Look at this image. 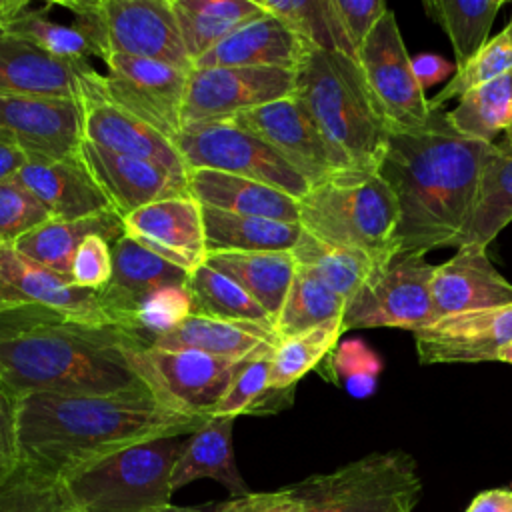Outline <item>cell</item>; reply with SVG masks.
<instances>
[{
    "mask_svg": "<svg viewBox=\"0 0 512 512\" xmlns=\"http://www.w3.org/2000/svg\"><path fill=\"white\" fill-rule=\"evenodd\" d=\"M206 420L164 406L146 384L114 394H28L16 400L20 460L58 478L148 440L188 436Z\"/></svg>",
    "mask_w": 512,
    "mask_h": 512,
    "instance_id": "cell-1",
    "label": "cell"
},
{
    "mask_svg": "<svg viewBox=\"0 0 512 512\" xmlns=\"http://www.w3.org/2000/svg\"><path fill=\"white\" fill-rule=\"evenodd\" d=\"M492 148L456 132L442 110L422 128L390 130L378 172L398 204L400 254L458 244Z\"/></svg>",
    "mask_w": 512,
    "mask_h": 512,
    "instance_id": "cell-2",
    "label": "cell"
},
{
    "mask_svg": "<svg viewBox=\"0 0 512 512\" xmlns=\"http://www.w3.org/2000/svg\"><path fill=\"white\" fill-rule=\"evenodd\" d=\"M130 338L124 328L74 322L42 306H0V388L18 400L142 386L124 356Z\"/></svg>",
    "mask_w": 512,
    "mask_h": 512,
    "instance_id": "cell-3",
    "label": "cell"
},
{
    "mask_svg": "<svg viewBox=\"0 0 512 512\" xmlns=\"http://www.w3.org/2000/svg\"><path fill=\"white\" fill-rule=\"evenodd\" d=\"M294 96L304 104L344 168L378 170L390 130L374 108L354 60L310 48L296 70Z\"/></svg>",
    "mask_w": 512,
    "mask_h": 512,
    "instance_id": "cell-4",
    "label": "cell"
},
{
    "mask_svg": "<svg viewBox=\"0 0 512 512\" xmlns=\"http://www.w3.org/2000/svg\"><path fill=\"white\" fill-rule=\"evenodd\" d=\"M300 226L382 264L398 254V204L378 170H338L298 200Z\"/></svg>",
    "mask_w": 512,
    "mask_h": 512,
    "instance_id": "cell-5",
    "label": "cell"
},
{
    "mask_svg": "<svg viewBox=\"0 0 512 512\" xmlns=\"http://www.w3.org/2000/svg\"><path fill=\"white\" fill-rule=\"evenodd\" d=\"M188 436L148 440L60 476L74 512H164Z\"/></svg>",
    "mask_w": 512,
    "mask_h": 512,
    "instance_id": "cell-6",
    "label": "cell"
},
{
    "mask_svg": "<svg viewBox=\"0 0 512 512\" xmlns=\"http://www.w3.org/2000/svg\"><path fill=\"white\" fill-rule=\"evenodd\" d=\"M292 486L304 498V512H414L422 478L412 454L386 450Z\"/></svg>",
    "mask_w": 512,
    "mask_h": 512,
    "instance_id": "cell-7",
    "label": "cell"
},
{
    "mask_svg": "<svg viewBox=\"0 0 512 512\" xmlns=\"http://www.w3.org/2000/svg\"><path fill=\"white\" fill-rule=\"evenodd\" d=\"M256 354L214 356L200 350H160L140 344L136 336L124 346L128 366L148 390L164 406L196 418L212 416L236 374Z\"/></svg>",
    "mask_w": 512,
    "mask_h": 512,
    "instance_id": "cell-8",
    "label": "cell"
},
{
    "mask_svg": "<svg viewBox=\"0 0 512 512\" xmlns=\"http://www.w3.org/2000/svg\"><path fill=\"white\" fill-rule=\"evenodd\" d=\"M426 254H394L374 264L360 290L348 300L342 326L356 328H404L416 332L434 322L432 280L436 266Z\"/></svg>",
    "mask_w": 512,
    "mask_h": 512,
    "instance_id": "cell-9",
    "label": "cell"
},
{
    "mask_svg": "<svg viewBox=\"0 0 512 512\" xmlns=\"http://www.w3.org/2000/svg\"><path fill=\"white\" fill-rule=\"evenodd\" d=\"M174 146L188 170L208 168L250 178L274 186L296 200L310 190V184L266 142L230 118L186 126L174 138Z\"/></svg>",
    "mask_w": 512,
    "mask_h": 512,
    "instance_id": "cell-10",
    "label": "cell"
},
{
    "mask_svg": "<svg viewBox=\"0 0 512 512\" xmlns=\"http://www.w3.org/2000/svg\"><path fill=\"white\" fill-rule=\"evenodd\" d=\"M356 64L368 96L388 130H416L428 124L432 110L414 76L412 58L392 10H386L372 28Z\"/></svg>",
    "mask_w": 512,
    "mask_h": 512,
    "instance_id": "cell-11",
    "label": "cell"
},
{
    "mask_svg": "<svg viewBox=\"0 0 512 512\" xmlns=\"http://www.w3.org/2000/svg\"><path fill=\"white\" fill-rule=\"evenodd\" d=\"M104 64L106 74L98 76V90L174 142L182 130V104L190 70L124 54H110Z\"/></svg>",
    "mask_w": 512,
    "mask_h": 512,
    "instance_id": "cell-12",
    "label": "cell"
},
{
    "mask_svg": "<svg viewBox=\"0 0 512 512\" xmlns=\"http://www.w3.org/2000/svg\"><path fill=\"white\" fill-rule=\"evenodd\" d=\"M296 72L284 68H192L182 104V128L228 120L294 94Z\"/></svg>",
    "mask_w": 512,
    "mask_h": 512,
    "instance_id": "cell-13",
    "label": "cell"
},
{
    "mask_svg": "<svg viewBox=\"0 0 512 512\" xmlns=\"http://www.w3.org/2000/svg\"><path fill=\"white\" fill-rule=\"evenodd\" d=\"M230 120L266 142L310 186L320 184L338 170H346L294 94L240 112Z\"/></svg>",
    "mask_w": 512,
    "mask_h": 512,
    "instance_id": "cell-14",
    "label": "cell"
},
{
    "mask_svg": "<svg viewBox=\"0 0 512 512\" xmlns=\"http://www.w3.org/2000/svg\"><path fill=\"white\" fill-rule=\"evenodd\" d=\"M0 130L14 136L28 158H68L84 142V108L74 98L0 94Z\"/></svg>",
    "mask_w": 512,
    "mask_h": 512,
    "instance_id": "cell-15",
    "label": "cell"
},
{
    "mask_svg": "<svg viewBox=\"0 0 512 512\" xmlns=\"http://www.w3.org/2000/svg\"><path fill=\"white\" fill-rule=\"evenodd\" d=\"M6 304L42 306L74 322L114 326L98 292L28 260L10 244L0 246V306Z\"/></svg>",
    "mask_w": 512,
    "mask_h": 512,
    "instance_id": "cell-16",
    "label": "cell"
},
{
    "mask_svg": "<svg viewBox=\"0 0 512 512\" xmlns=\"http://www.w3.org/2000/svg\"><path fill=\"white\" fill-rule=\"evenodd\" d=\"M412 334L420 364L492 362L512 342V306L450 314Z\"/></svg>",
    "mask_w": 512,
    "mask_h": 512,
    "instance_id": "cell-17",
    "label": "cell"
},
{
    "mask_svg": "<svg viewBox=\"0 0 512 512\" xmlns=\"http://www.w3.org/2000/svg\"><path fill=\"white\" fill-rule=\"evenodd\" d=\"M108 56L124 54L192 70L170 0H104Z\"/></svg>",
    "mask_w": 512,
    "mask_h": 512,
    "instance_id": "cell-18",
    "label": "cell"
},
{
    "mask_svg": "<svg viewBox=\"0 0 512 512\" xmlns=\"http://www.w3.org/2000/svg\"><path fill=\"white\" fill-rule=\"evenodd\" d=\"M98 76L100 72L84 86V140L110 152L154 162L174 176L186 178L188 166L172 138L110 102L98 90Z\"/></svg>",
    "mask_w": 512,
    "mask_h": 512,
    "instance_id": "cell-19",
    "label": "cell"
},
{
    "mask_svg": "<svg viewBox=\"0 0 512 512\" xmlns=\"http://www.w3.org/2000/svg\"><path fill=\"white\" fill-rule=\"evenodd\" d=\"M124 236L192 274L206 262L202 206L190 196L152 202L122 218Z\"/></svg>",
    "mask_w": 512,
    "mask_h": 512,
    "instance_id": "cell-20",
    "label": "cell"
},
{
    "mask_svg": "<svg viewBox=\"0 0 512 512\" xmlns=\"http://www.w3.org/2000/svg\"><path fill=\"white\" fill-rule=\"evenodd\" d=\"M80 156L120 218L152 202L188 194L186 178L154 162L110 152L88 140L82 142Z\"/></svg>",
    "mask_w": 512,
    "mask_h": 512,
    "instance_id": "cell-21",
    "label": "cell"
},
{
    "mask_svg": "<svg viewBox=\"0 0 512 512\" xmlns=\"http://www.w3.org/2000/svg\"><path fill=\"white\" fill-rule=\"evenodd\" d=\"M502 306H512V282L496 270L484 248L460 246L450 260L436 266L432 280L434 320Z\"/></svg>",
    "mask_w": 512,
    "mask_h": 512,
    "instance_id": "cell-22",
    "label": "cell"
},
{
    "mask_svg": "<svg viewBox=\"0 0 512 512\" xmlns=\"http://www.w3.org/2000/svg\"><path fill=\"white\" fill-rule=\"evenodd\" d=\"M96 70L50 56L0 26V94L74 98L82 102Z\"/></svg>",
    "mask_w": 512,
    "mask_h": 512,
    "instance_id": "cell-23",
    "label": "cell"
},
{
    "mask_svg": "<svg viewBox=\"0 0 512 512\" xmlns=\"http://www.w3.org/2000/svg\"><path fill=\"white\" fill-rule=\"evenodd\" d=\"M30 190L56 220H82L114 212L82 156L28 158L14 178Z\"/></svg>",
    "mask_w": 512,
    "mask_h": 512,
    "instance_id": "cell-24",
    "label": "cell"
},
{
    "mask_svg": "<svg viewBox=\"0 0 512 512\" xmlns=\"http://www.w3.org/2000/svg\"><path fill=\"white\" fill-rule=\"evenodd\" d=\"M188 276L132 238L120 236L112 244V278L98 294L114 326L126 330L130 314L144 298L162 288L186 286Z\"/></svg>",
    "mask_w": 512,
    "mask_h": 512,
    "instance_id": "cell-25",
    "label": "cell"
},
{
    "mask_svg": "<svg viewBox=\"0 0 512 512\" xmlns=\"http://www.w3.org/2000/svg\"><path fill=\"white\" fill-rule=\"evenodd\" d=\"M310 48L282 20L264 12L230 32L192 68H284L296 72Z\"/></svg>",
    "mask_w": 512,
    "mask_h": 512,
    "instance_id": "cell-26",
    "label": "cell"
},
{
    "mask_svg": "<svg viewBox=\"0 0 512 512\" xmlns=\"http://www.w3.org/2000/svg\"><path fill=\"white\" fill-rule=\"evenodd\" d=\"M186 182L188 194L200 206L300 224L298 200L274 186L208 168H190Z\"/></svg>",
    "mask_w": 512,
    "mask_h": 512,
    "instance_id": "cell-27",
    "label": "cell"
},
{
    "mask_svg": "<svg viewBox=\"0 0 512 512\" xmlns=\"http://www.w3.org/2000/svg\"><path fill=\"white\" fill-rule=\"evenodd\" d=\"M278 344L274 328L188 314L178 326L156 336L148 346L160 350H200L214 356H250Z\"/></svg>",
    "mask_w": 512,
    "mask_h": 512,
    "instance_id": "cell-28",
    "label": "cell"
},
{
    "mask_svg": "<svg viewBox=\"0 0 512 512\" xmlns=\"http://www.w3.org/2000/svg\"><path fill=\"white\" fill-rule=\"evenodd\" d=\"M232 416H212L186 438V446L172 470V490L188 486L200 478L220 482L232 496L248 494L232 446Z\"/></svg>",
    "mask_w": 512,
    "mask_h": 512,
    "instance_id": "cell-29",
    "label": "cell"
},
{
    "mask_svg": "<svg viewBox=\"0 0 512 512\" xmlns=\"http://www.w3.org/2000/svg\"><path fill=\"white\" fill-rule=\"evenodd\" d=\"M90 234H100L114 244L120 236H124L122 218L116 212H104L82 220L50 218L22 236L14 248L28 260L70 278L74 254Z\"/></svg>",
    "mask_w": 512,
    "mask_h": 512,
    "instance_id": "cell-30",
    "label": "cell"
},
{
    "mask_svg": "<svg viewBox=\"0 0 512 512\" xmlns=\"http://www.w3.org/2000/svg\"><path fill=\"white\" fill-rule=\"evenodd\" d=\"M206 264L234 278L276 322L290 284L296 274V260L284 252H212Z\"/></svg>",
    "mask_w": 512,
    "mask_h": 512,
    "instance_id": "cell-31",
    "label": "cell"
},
{
    "mask_svg": "<svg viewBox=\"0 0 512 512\" xmlns=\"http://www.w3.org/2000/svg\"><path fill=\"white\" fill-rule=\"evenodd\" d=\"M206 250L212 252H284L300 240L302 226L260 216L232 214L202 206Z\"/></svg>",
    "mask_w": 512,
    "mask_h": 512,
    "instance_id": "cell-32",
    "label": "cell"
},
{
    "mask_svg": "<svg viewBox=\"0 0 512 512\" xmlns=\"http://www.w3.org/2000/svg\"><path fill=\"white\" fill-rule=\"evenodd\" d=\"M170 4L192 66L238 26L264 14L258 0H170Z\"/></svg>",
    "mask_w": 512,
    "mask_h": 512,
    "instance_id": "cell-33",
    "label": "cell"
},
{
    "mask_svg": "<svg viewBox=\"0 0 512 512\" xmlns=\"http://www.w3.org/2000/svg\"><path fill=\"white\" fill-rule=\"evenodd\" d=\"M512 222V154L492 148L482 164L470 218L460 246L484 248Z\"/></svg>",
    "mask_w": 512,
    "mask_h": 512,
    "instance_id": "cell-34",
    "label": "cell"
},
{
    "mask_svg": "<svg viewBox=\"0 0 512 512\" xmlns=\"http://www.w3.org/2000/svg\"><path fill=\"white\" fill-rule=\"evenodd\" d=\"M446 118L462 136L494 146L512 132V70L462 96Z\"/></svg>",
    "mask_w": 512,
    "mask_h": 512,
    "instance_id": "cell-35",
    "label": "cell"
},
{
    "mask_svg": "<svg viewBox=\"0 0 512 512\" xmlns=\"http://www.w3.org/2000/svg\"><path fill=\"white\" fill-rule=\"evenodd\" d=\"M186 288L190 294L192 314L274 328L266 310L234 278L206 262L188 276Z\"/></svg>",
    "mask_w": 512,
    "mask_h": 512,
    "instance_id": "cell-36",
    "label": "cell"
},
{
    "mask_svg": "<svg viewBox=\"0 0 512 512\" xmlns=\"http://www.w3.org/2000/svg\"><path fill=\"white\" fill-rule=\"evenodd\" d=\"M290 252L298 268L312 272L330 290L342 296L346 304L360 290L376 264L360 250L328 244L306 230H302L300 240Z\"/></svg>",
    "mask_w": 512,
    "mask_h": 512,
    "instance_id": "cell-37",
    "label": "cell"
},
{
    "mask_svg": "<svg viewBox=\"0 0 512 512\" xmlns=\"http://www.w3.org/2000/svg\"><path fill=\"white\" fill-rule=\"evenodd\" d=\"M274 348H268L252 356L242 366V370L236 374L230 388L226 390L224 398L214 408L212 416H232V418H238L242 414L264 416V414H276L292 406L296 388L270 386Z\"/></svg>",
    "mask_w": 512,
    "mask_h": 512,
    "instance_id": "cell-38",
    "label": "cell"
},
{
    "mask_svg": "<svg viewBox=\"0 0 512 512\" xmlns=\"http://www.w3.org/2000/svg\"><path fill=\"white\" fill-rule=\"evenodd\" d=\"M346 310V300L330 290L312 272L298 268L290 290L286 294L284 306L274 322L278 340L298 336L330 320L342 318Z\"/></svg>",
    "mask_w": 512,
    "mask_h": 512,
    "instance_id": "cell-39",
    "label": "cell"
},
{
    "mask_svg": "<svg viewBox=\"0 0 512 512\" xmlns=\"http://www.w3.org/2000/svg\"><path fill=\"white\" fill-rule=\"evenodd\" d=\"M264 12L282 20L308 46L338 52L356 62L332 0H258Z\"/></svg>",
    "mask_w": 512,
    "mask_h": 512,
    "instance_id": "cell-40",
    "label": "cell"
},
{
    "mask_svg": "<svg viewBox=\"0 0 512 512\" xmlns=\"http://www.w3.org/2000/svg\"><path fill=\"white\" fill-rule=\"evenodd\" d=\"M502 0H432L424 2L426 12L448 34L456 58V68L464 66L490 40L492 22L502 8Z\"/></svg>",
    "mask_w": 512,
    "mask_h": 512,
    "instance_id": "cell-41",
    "label": "cell"
},
{
    "mask_svg": "<svg viewBox=\"0 0 512 512\" xmlns=\"http://www.w3.org/2000/svg\"><path fill=\"white\" fill-rule=\"evenodd\" d=\"M50 4L42 8H32V4L18 14L14 20L4 24L10 34L38 46L40 50L48 52L54 58H60L70 64L86 66L90 64V56H98L94 44L84 36V32L72 22L62 24L52 20L46 10Z\"/></svg>",
    "mask_w": 512,
    "mask_h": 512,
    "instance_id": "cell-42",
    "label": "cell"
},
{
    "mask_svg": "<svg viewBox=\"0 0 512 512\" xmlns=\"http://www.w3.org/2000/svg\"><path fill=\"white\" fill-rule=\"evenodd\" d=\"M342 334V318H336L298 336L278 340L272 354L270 386L296 388V382L336 348Z\"/></svg>",
    "mask_w": 512,
    "mask_h": 512,
    "instance_id": "cell-43",
    "label": "cell"
},
{
    "mask_svg": "<svg viewBox=\"0 0 512 512\" xmlns=\"http://www.w3.org/2000/svg\"><path fill=\"white\" fill-rule=\"evenodd\" d=\"M0 512H74V508L58 476L20 460L0 478Z\"/></svg>",
    "mask_w": 512,
    "mask_h": 512,
    "instance_id": "cell-44",
    "label": "cell"
},
{
    "mask_svg": "<svg viewBox=\"0 0 512 512\" xmlns=\"http://www.w3.org/2000/svg\"><path fill=\"white\" fill-rule=\"evenodd\" d=\"M512 70V40L506 30L490 38L476 56H472L464 66L456 68V74L446 82V86L428 100L430 110H440L442 104L454 98H462L468 92L500 78Z\"/></svg>",
    "mask_w": 512,
    "mask_h": 512,
    "instance_id": "cell-45",
    "label": "cell"
},
{
    "mask_svg": "<svg viewBox=\"0 0 512 512\" xmlns=\"http://www.w3.org/2000/svg\"><path fill=\"white\" fill-rule=\"evenodd\" d=\"M190 294L186 286L162 288L144 298L128 318L126 332L148 346L156 336L172 330L190 314Z\"/></svg>",
    "mask_w": 512,
    "mask_h": 512,
    "instance_id": "cell-46",
    "label": "cell"
},
{
    "mask_svg": "<svg viewBox=\"0 0 512 512\" xmlns=\"http://www.w3.org/2000/svg\"><path fill=\"white\" fill-rule=\"evenodd\" d=\"M50 218L42 202L18 180L0 184V246H14L22 236Z\"/></svg>",
    "mask_w": 512,
    "mask_h": 512,
    "instance_id": "cell-47",
    "label": "cell"
},
{
    "mask_svg": "<svg viewBox=\"0 0 512 512\" xmlns=\"http://www.w3.org/2000/svg\"><path fill=\"white\" fill-rule=\"evenodd\" d=\"M112 278V244L100 236L90 234L78 246L72 268L70 280L86 290L98 292L102 290Z\"/></svg>",
    "mask_w": 512,
    "mask_h": 512,
    "instance_id": "cell-48",
    "label": "cell"
},
{
    "mask_svg": "<svg viewBox=\"0 0 512 512\" xmlns=\"http://www.w3.org/2000/svg\"><path fill=\"white\" fill-rule=\"evenodd\" d=\"M334 366L344 374L346 390L352 396L364 398L374 392L376 374H378L380 364H378L376 356L364 344L346 342L338 350V356L334 358Z\"/></svg>",
    "mask_w": 512,
    "mask_h": 512,
    "instance_id": "cell-49",
    "label": "cell"
},
{
    "mask_svg": "<svg viewBox=\"0 0 512 512\" xmlns=\"http://www.w3.org/2000/svg\"><path fill=\"white\" fill-rule=\"evenodd\" d=\"M332 4L340 26L358 58L364 40L384 16L388 6L382 0H332Z\"/></svg>",
    "mask_w": 512,
    "mask_h": 512,
    "instance_id": "cell-50",
    "label": "cell"
},
{
    "mask_svg": "<svg viewBox=\"0 0 512 512\" xmlns=\"http://www.w3.org/2000/svg\"><path fill=\"white\" fill-rule=\"evenodd\" d=\"M304 498L294 486L274 492H248L232 496L230 500L214 506L212 512H304Z\"/></svg>",
    "mask_w": 512,
    "mask_h": 512,
    "instance_id": "cell-51",
    "label": "cell"
},
{
    "mask_svg": "<svg viewBox=\"0 0 512 512\" xmlns=\"http://www.w3.org/2000/svg\"><path fill=\"white\" fill-rule=\"evenodd\" d=\"M20 464L16 438V400L0 388V478Z\"/></svg>",
    "mask_w": 512,
    "mask_h": 512,
    "instance_id": "cell-52",
    "label": "cell"
},
{
    "mask_svg": "<svg viewBox=\"0 0 512 512\" xmlns=\"http://www.w3.org/2000/svg\"><path fill=\"white\" fill-rule=\"evenodd\" d=\"M412 70L422 90L440 84L456 74V66L438 54H418L416 58H412Z\"/></svg>",
    "mask_w": 512,
    "mask_h": 512,
    "instance_id": "cell-53",
    "label": "cell"
},
{
    "mask_svg": "<svg viewBox=\"0 0 512 512\" xmlns=\"http://www.w3.org/2000/svg\"><path fill=\"white\" fill-rule=\"evenodd\" d=\"M28 162V154L20 148L12 134L0 130V184L14 180Z\"/></svg>",
    "mask_w": 512,
    "mask_h": 512,
    "instance_id": "cell-54",
    "label": "cell"
},
{
    "mask_svg": "<svg viewBox=\"0 0 512 512\" xmlns=\"http://www.w3.org/2000/svg\"><path fill=\"white\" fill-rule=\"evenodd\" d=\"M464 512H512V488L482 490Z\"/></svg>",
    "mask_w": 512,
    "mask_h": 512,
    "instance_id": "cell-55",
    "label": "cell"
},
{
    "mask_svg": "<svg viewBox=\"0 0 512 512\" xmlns=\"http://www.w3.org/2000/svg\"><path fill=\"white\" fill-rule=\"evenodd\" d=\"M32 2L30 0H0V26L22 14Z\"/></svg>",
    "mask_w": 512,
    "mask_h": 512,
    "instance_id": "cell-56",
    "label": "cell"
},
{
    "mask_svg": "<svg viewBox=\"0 0 512 512\" xmlns=\"http://www.w3.org/2000/svg\"><path fill=\"white\" fill-rule=\"evenodd\" d=\"M214 506H170L164 512H212Z\"/></svg>",
    "mask_w": 512,
    "mask_h": 512,
    "instance_id": "cell-57",
    "label": "cell"
},
{
    "mask_svg": "<svg viewBox=\"0 0 512 512\" xmlns=\"http://www.w3.org/2000/svg\"><path fill=\"white\" fill-rule=\"evenodd\" d=\"M498 360H500V362H506V364H512V342L506 344V346L500 350Z\"/></svg>",
    "mask_w": 512,
    "mask_h": 512,
    "instance_id": "cell-58",
    "label": "cell"
},
{
    "mask_svg": "<svg viewBox=\"0 0 512 512\" xmlns=\"http://www.w3.org/2000/svg\"><path fill=\"white\" fill-rule=\"evenodd\" d=\"M504 30L508 32V36H510V40H512V18H510V22H508V26H506Z\"/></svg>",
    "mask_w": 512,
    "mask_h": 512,
    "instance_id": "cell-59",
    "label": "cell"
}]
</instances>
